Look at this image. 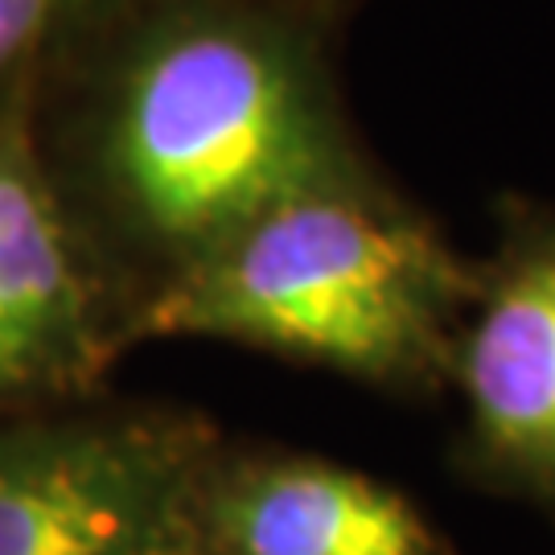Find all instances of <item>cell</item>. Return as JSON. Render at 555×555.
I'll return each mask as SVG.
<instances>
[{
	"mask_svg": "<svg viewBox=\"0 0 555 555\" xmlns=\"http://www.w3.org/2000/svg\"><path fill=\"white\" fill-rule=\"evenodd\" d=\"M474 293L437 227L366 178L247 222L140 300L128 341L210 337L378 387H433Z\"/></svg>",
	"mask_w": 555,
	"mask_h": 555,
	"instance_id": "2",
	"label": "cell"
},
{
	"mask_svg": "<svg viewBox=\"0 0 555 555\" xmlns=\"http://www.w3.org/2000/svg\"><path fill=\"white\" fill-rule=\"evenodd\" d=\"M75 178L91 256L144 280L137 309L272 206L371 173L309 34L251 0H165L112 46Z\"/></svg>",
	"mask_w": 555,
	"mask_h": 555,
	"instance_id": "1",
	"label": "cell"
},
{
	"mask_svg": "<svg viewBox=\"0 0 555 555\" xmlns=\"http://www.w3.org/2000/svg\"><path fill=\"white\" fill-rule=\"evenodd\" d=\"M202 555H453L396 486L305 453H227L202 498Z\"/></svg>",
	"mask_w": 555,
	"mask_h": 555,
	"instance_id": "6",
	"label": "cell"
},
{
	"mask_svg": "<svg viewBox=\"0 0 555 555\" xmlns=\"http://www.w3.org/2000/svg\"><path fill=\"white\" fill-rule=\"evenodd\" d=\"M128 346V321L66 210L34 100L0 112V416L70 408Z\"/></svg>",
	"mask_w": 555,
	"mask_h": 555,
	"instance_id": "4",
	"label": "cell"
},
{
	"mask_svg": "<svg viewBox=\"0 0 555 555\" xmlns=\"http://www.w3.org/2000/svg\"><path fill=\"white\" fill-rule=\"evenodd\" d=\"M107 4L112 0H0V112L29 100L41 70L82 38Z\"/></svg>",
	"mask_w": 555,
	"mask_h": 555,
	"instance_id": "7",
	"label": "cell"
},
{
	"mask_svg": "<svg viewBox=\"0 0 555 555\" xmlns=\"http://www.w3.org/2000/svg\"><path fill=\"white\" fill-rule=\"evenodd\" d=\"M222 437L169 408L0 416V555H202Z\"/></svg>",
	"mask_w": 555,
	"mask_h": 555,
	"instance_id": "3",
	"label": "cell"
},
{
	"mask_svg": "<svg viewBox=\"0 0 555 555\" xmlns=\"http://www.w3.org/2000/svg\"><path fill=\"white\" fill-rule=\"evenodd\" d=\"M449 375L477 465L555 506V222L518 227L477 276Z\"/></svg>",
	"mask_w": 555,
	"mask_h": 555,
	"instance_id": "5",
	"label": "cell"
}]
</instances>
